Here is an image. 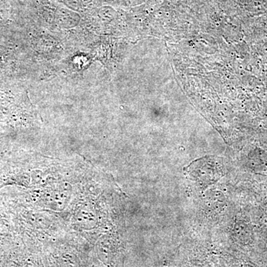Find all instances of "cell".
<instances>
[{
  "mask_svg": "<svg viewBox=\"0 0 267 267\" xmlns=\"http://www.w3.org/2000/svg\"><path fill=\"white\" fill-rule=\"evenodd\" d=\"M188 169L191 179L204 188L217 182L223 176L220 166L214 160L208 158L194 162L188 166Z\"/></svg>",
  "mask_w": 267,
  "mask_h": 267,
  "instance_id": "obj_1",
  "label": "cell"
}]
</instances>
